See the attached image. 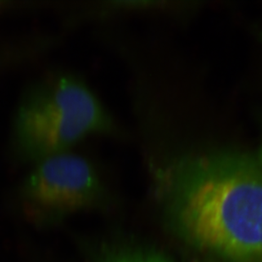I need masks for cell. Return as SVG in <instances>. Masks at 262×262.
Returning <instances> with one entry per match:
<instances>
[{
	"label": "cell",
	"mask_w": 262,
	"mask_h": 262,
	"mask_svg": "<svg viewBox=\"0 0 262 262\" xmlns=\"http://www.w3.org/2000/svg\"><path fill=\"white\" fill-rule=\"evenodd\" d=\"M176 219L196 246L233 262H262V164L228 151L167 169Z\"/></svg>",
	"instance_id": "1"
},
{
	"label": "cell",
	"mask_w": 262,
	"mask_h": 262,
	"mask_svg": "<svg viewBox=\"0 0 262 262\" xmlns=\"http://www.w3.org/2000/svg\"><path fill=\"white\" fill-rule=\"evenodd\" d=\"M102 193L101 181L94 164L72 150L33 164L20 188L27 215L39 224L59 222L93 207Z\"/></svg>",
	"instance_id": "3"
},
{
	"label": "cell",
	"mask_w": 262,
	"mask_h": 262,
	"mask_svg": "<svg viewBox=\"0 0 262 262\" xmlns=\"http://www.w3.org/2000/svg\"><path fill=\"white\" fill-rule=\"evenodd\" d=\"M258 159H259V162L260 164H262V146L260 147V150H259V156H258Z\"/></svg>",
	"instance_id": "6"
},
{
	"label": "cell",
	"mask_w": 262,
	"mask_h": 262,
	"mask_svg": "<svg viewBox=\"0 0 262 262\" xmlns=\"http://www.w3.org/2000/svg\"><path fill=\"white\" fill-rule=\"evenodd\" d=\"M113 120L87 82L53 72L32 82L13 118L10 148L21 163L71 150L89 135L113 131Z\"/></svg>",
	"instance_id": "2"
},
{
	"label": "cell",
	"mask_w": 262,
	"mask_h": 262,
	"mask_svg": "<svg viewBox=\"0 0 262 262\" xmlns=\"http://www.w3.org/2000/svg\"><path fill=\"white\" fill-rule=\"evenodd\" d=\"M24 56L23 48H0V67Z\"/></svg>",
	"instance_id": "5"
},
{
	"label": "cell",
	"mask_w": 262,
	"mask_h": 262,
	"mask_svg": "<svg viewBox=\"0 0 262 262\" xmlns=\"http://www.w3.org/2000/svg\"><path fill=\"white\" fill-rule=\"evenodd\" d=\"M94 258V262H170L154 253L114 249H104Z\"/></svg>",
	"instance_id": "4"
}]
</instances>
